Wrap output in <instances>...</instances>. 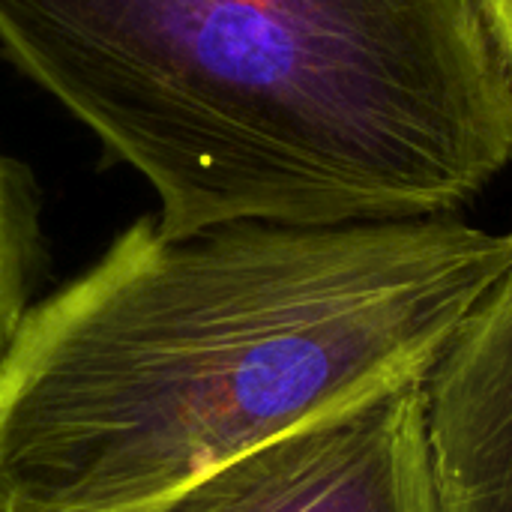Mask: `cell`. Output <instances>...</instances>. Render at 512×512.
<instances>
[{"label":"cell","mask_w":512,"mask_h":512,"mask_svg":"<svg viewBox=\"0 0 512 512\" xmlns=\"http://www.w3.org/2000/svg\"><path fill=\"white\" fill-rule=\"evenodd\" d=\"M512 270L459 213L132 222L0 360V512H153L303 426L423 384Z\"/></svg>","instance_id":"6da1fadb"},{"label":"cell","mask_w":512,"mask_h":512,"mask_svg":"<svg viewBox=\"0 0 512 512\" xmlns=\"http://www.w3.org/2000/svg\"><path fill=\"white\" fill-rule=\"evenodd\" d=\"M0 48L168 237L453 216L512 162L471 0H0Z\"/></svg>","instance_id":"7a4b0ae2"},{"label":"cell","mask_w":512,"mask_h":512,"mask_svg":"<svg viewBox=\"0 0 512 512\" xmlns=\"http://www.w3.org/2000/svg\"><path fill=\"white\" fill-rule=\"evenodd\" d=\"M423 384L282 435L153 512H441Z\"/></svg>","instance_id":"3957f363"},{"label":"cell","mask_w":512,"mask_h":512,"mask_svg":"<svg viewBox=\"0 0 512 512\" xmlns=\"http://www.w3.org/2000/svg\"><path fill=\"white\" fill-rule=\"evenodd\" d=\"M423 387L441 512H512V270Z\"/></svg>","instance_id":"277c9868"},{"label":"cell","mask_w":512,"mask_h":512,"mask_svg":"<svg viewBox=\"0 0 512 512\" xmlns=\"http://www.w3.org/2000/svg\"><path fill=\"white\" fill-rule=\"evenodd\" d=\"M39 195L24 165L0 153V360L6 357L39 267Z\"/></svg>","instance_id":"5b68a950"},{"label":"cell","mask_w":512,"mask_h":512,"mask_svg":"<svg viewBox=\"0 0 512 512\" xmlns=\"http://www.w3.org/2000/svg\"><path fill=\"white\" fill-rule=\"evenodd\" d=\"M471 3L512 78V0H471Z\"/></svg>","instance_id":"8992f818"},{"label":"cell","mask_w":512,"mask_h":512,"mask_svg":"<svg viewBox=\"0 0 512 512\" xmlns=\"http://www.w3.org/2000/svg\"><path fill=\"white\" fill-rule=\"evenodd\" d=\"M510 237H512V231H510Z\"/></svg>","instance_id":"52a82bcc"}]
</instances>
